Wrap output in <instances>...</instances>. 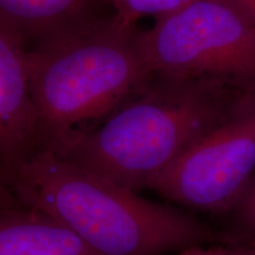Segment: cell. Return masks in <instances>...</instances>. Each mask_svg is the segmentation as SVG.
<instances>
[{
	"instance_id": "obj_1",
	"label": "cell",
	"mask_w": 255,
	"mask_h": 255,
	"mask_svg": "<svg viewBox=\"0 0 255 255\" xmlns=\"http://www.w3.org/2000/svg\"><path fill=\"white\" fill-rule=\"evenodd\" d=\"M253 89L152 72L104 120L52 152L137 193L227 120Z\"/></svg>"
},
{
	"instance_id": "obj_2",
	"label": "cell",
	"mask_w": 255,
	"mask_h": 255,
	"mask_svg": "<svg viewBox=\"0 0 255 255\" xmlns=\"http://www.w3.org/2000/svg\"><path fill=\"white\" fill-rule=\"evenodd\" d=\"M1 187L25 205L65 223L97 255H165L237 239L46 149L1 169Z\"/></svg>"
},
{
	"instance_id": "obj_3",
	"label": "cell",
	"mask_w": 255,
	"mask_h": 255,
	"mask_svg": "<svg viewBox=\"0 0 255 255\" xmlns=\"http://www.w3.org/2000/svg\"><path fill=\"white\" fill-rule=\"evenodd\" d=\"M136 26L88 17L31 50L40 149L56 151L113 113L151 75Z\"/></svg>"
},
{
	"instance_id": "obj_4",
	"label": "cell",
	"mask_w": 255,
	"mask_h": 255,
	"mask_svg": "<svg viewBox=\"0 0 255 255\" xmlns=\"http://www.w3.org/2000/svg\"><path fill=\"white\" fill-rule=\"evenodd\" d=\"M149 71L255 88V21L225 0H193L139 31Z\"/></svg>"
},
{
	"instance_id": "obj_5",
	"label": "cell",
	"mask_w": 255,
	"mask_h": 255,
	"mask_svg": "<svg viewBox=\"0 0 255 255\" xmlns=\"http://www.w3.org/2000/svg\"><path fill=\"white\" fill-rule=\"evenodd\" d=\"M255 176V89L231 116L190 145L150 184L165 199L231 214Z\"/></svg>"
},
{
	"instance_id": "obj_6",
	"label": "cell",
	"mask_w": 255,
	"mask_h": 255,
	"mask_svg": "<svg viewBox=\"0 0 255 255\" xmlns=\"http://www.w3.org/2000/svg\"><path fill=\"white\" fill-rule=\"evenodd\" d=\"M27 41L0 25V157L1 169L39 150V119L31 88Z\"/></svg>"
},
{
	"instance_id": "obj_7",
	"label": "cell",
	"mask_w": 255,
	"mask_h": 255,
	"mask_svg": "<svg viewBox=\"0 0 255 255\" xmlns=\"http://www.w3.org/2000/svg\"><path fill=\"white\" fill-rule=\"evenodd\" d=\"M0 255H97L65 223L1 187Z\"/></svg>"
},
{
	"instance_id": "obj_8",
	"label": "cell",
	"mask_w": 255,
	"mask_h": 255,
	"mask_svg": "<svg viewBox=\"0 0 255 255\" xmlns=\"http://www.w3.org/2000/svg\"><path fill=\"white\" fill-rule=\"evenodd\" d=\"M90 0H0V25L25 40L43 39L84 20Z\"/></svg>"
},
{
	"instance_id": "obj_9",
	"label": "cell",
	"mask_w": 255,
	"mask_h": 255,
	"mask_svg": "<svg viewBox=\"0 0 255 255\" xmlns=\"http://www.w3.org/2000/svg\"><path fill=\"white\" fill-rule=\"evenodd\" d=\"M113 6L115 17L127 26H136L137 20L146 15L157 19L182 8L193 0H104Z\"/></svg>"
},
{
	"instance_id": "obj_10",
	"label": "cell",
	"mask_w": 255,
	"mask_h": 255,
	"mask_svg": "<svg viewBox=\"0 0 255 255\" xmlns=\"http://www.w3.org/2000/svg\"><path fill=\"white\" fill-rule=\"evenodd\" d=\"M229 215V227L226 231L235 238L255 244V176L246 193Z\"/></svg>"
},
{
	"instance_id": "obj_11",
	"label": "cell",
	"mask_w": 255,
	"mask_h": 255,
	"mask_svg": "<svg viewBox=\"0 0 255 255\" xmlns=\"http://www.w3.org/2000/svg\"><path fill=\"white\" fill-rule=\"evenodd\" d=\"M175 255H255V244L237 238L228 241L196 245L177 252Z\"/></svg>"
},
{
	"instance_id": "obj_12",
	"label": "cell",
	"mask_w": 255,
	"mask_h": 255,
	"mask_svg": "<svg viewBox=\"0 0 255 255\" xmlns=\"http://www.w3.org/2000/svg\"><path fill=\"white\" fill-rule=\"evenodd\" d=\"M255 21V0H225Z\"/></svg>"
}]
</instances>
